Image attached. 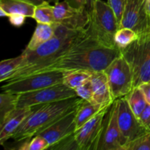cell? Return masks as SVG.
<instances>
[{
    "instance_id": "cell-16",
    "label": "cell",
    "mask_w": 150,
    "mask_h": 150,
    "mask_svg": "<svg viewBox=\"0 0 150 150\" xmlns=\"http://www.w3.org/2000/svg\"><path fill=\"white\" fill-rule=\"evenodd\" d=\"M93 98L95 103L109 106L114 102L110 91L108 79L105 72H93L90 79Z\"/></svg>"
},
{
    "instance_id": "cell-10",
    "label": "cell",
    "mask_w": 150,
    "mask_h": 150,
    "mask_svg": "<svg viewBox=\"0 0 150 150\" xmlns=\"http://www.w3.org/2000/svg\"><path fill=\"white\" fill-rule=\"evenodd\" d=\"M127 141L122 136L117 121V103L114 100L105 116L97 150H125Z\"/></svg>"
},
{
    "instance_id": "cell-37",
    "label": "cell",
    "mask_w": 150,
    "mask_h": 150,
    "mask_svg": "<svg viewBox=\"0 0 150 150\" xmlns=\"http://www.w3.org/2000/svg\"><path fill=\"white\" fill-rule=\"evenodd\" d=\"M146 1H147V8L150 14V0H146Z\"/></svg>"
},
{
    "instance_id": "cell-21",
    "label": "cell",
    "mask_w": 150,
    "mask_h": 150,
    "mask_svg": "<svg viewBox=\"0 0 150 150\" xmlns=\"http://www.w3.org/2000/svg\"><path fill=\"white\" fill-rule=\"evenodd\" d=\"M125 97L133 112L139 119L141 114L148 104L142 89L140 86H135Z\"/></svg>"
},
{
    "instance_id": "cell-12",
    "label": "cell",
    "mask_w": 150,
    "mask_h": 150,
    "mask_svg": "<svg viewBox=\"0 0 150 150\" xmlns=\"http://www.w3.org/2000/svg\"><path fill=\"white\" fill-rule=\"evenodd\" d=\"M55 23L73 30H81L87 27L90 15L86 8L73 7L66 0L54 5Z\"/></svg>"
},
{
    "instance_id": "cell-1",
    "label": "cell",
    "mask_w": 150,
    "mask_h": 150,
    "mask_svg": "<svg viewBox=\"0 0 150 150\" xmlns=\"http://www.w3.org/2000/svg\"><path fill=\"white\" fill-rule=\"evenodd\" d=\"M54 36L34 51H23V62L4 82L23 79L39 73L84 40L86 29L73 30L59 23H54Z\"/></svg>"
},
{
    "instance_id": "cell-22",
    "label": "cell",
    "mask_w": 150,
    "mask_h": 150,
    "mask_svg": "<svg viewBox=\"0 0 150 150\" xmlns=\"http://www.w3.org/2000/svg\"><path fill=\"white\" fill-rule=\"evenodd\" d=\"M18 94L2 92L0 95V125L2 124L6 117L17 108Z\"/></svg>"
},
{
    "instance_id": "cell-5",
    "label": "cell",
    "mask_w": 150,
    "mask_h": 150,
    "mask_svg": "<svg viewBox=\"0 0 150 150\" xmlns=\"http://www.w3.org/2000/svg\"><path fill=\"white\" fill-rule=\"evenodd\" d=\"M133 73V87L150 81V35L139 37L127 48L121 50Z\"/></svg>"
},
{
    "instance_id": "cell-15",
    "label": "cell",
    "mask_w": 150,
    "mask_h": 150,
    "mask_svg": "<svg viewBox=\"0 0 150 150\" xmlns=\"http://www.w3.org/2000/svg\"><path fill=\"white\" fill-rule=\"evenodd\" d=\"M39 105L17 108L6 117L2 124L0 125V144L1 145H4V142L9 139H11L18 127Z\"/></svg>"
},
{
    "instance_id": "cell-8",
    "label": "cell",
    "mask_w": 150,
    "mask_h": 150,
    "mask_svg": "<svg viewBox=\"0 0 150 150\" xmlns=\"http://www.w3.org/2000/svg\"><path fill=\"white\" fill-rule=\"evenodd\" d=\"M18 95L17 108L32 107L78 97L75 89L68 87L63 83Z\"/></svg>"
},
{
    "instance_id": "cell-11",
    "label": "cell",
    "mask_w": 150,
    "mask_h": 150,
    "mask_svg": "<svg viewBox=\"0 0 150 150\" xmlns=\"http://www.w3.org/2000/svg\"><path fill=\"white\" fill-rule=\"evenodd\" d=\"M117 103V121L121 133L127 144L144 135L150 130L143 125L130 108L126 97L116 100Z\"/></svg>"
},
{
    "instance_id": "cell-32",
    "label": "cell",
    "mask_w": 150,
    "mask_h": 150,
    "mask_svg": "<svg viewBox=\"0 0 150 150\" xmlns=\"http://www.w3.org/2000/svg\"><path fill=\"white\" fill-rule=\"evenodd\" d=\"M139 86H140V88L142 89L144 94L147 103L150 105V81L147 82V83H142Z\"/></svg>"
},
{
    "instance_id": "cell-33",
    "label": "cell",
    "mask_w": 150,
    "mask_h": 150,
    "mask_svg": "<svg viewBox=\"0 0 150 150\" xmlns=\"http://www.w3.org/2000/svg\"><path fill=\"white\" fill-rule=\"evenodd\" d=\"M72 7L79 9L86 8V0H66Z\"/></svg>"
},
{
    "instance_id": "cell-3",
    "label": "cell",
    "mask_w": 150,
    "mask_h": 150,
    "mask_svg": "<svg viewBox=\"0 0 150 150\" xmlns=\"http://www.w3.org/2000/svg\"><path fill=\"white\" fill-rule=\"evenodd\" d=\"M83 102L79 97L40 105L15 131L11 139L17 142L31 139L77 109Z\"/></svg>"
},
{
    "instance_id": "cell-24",
    "label": "cell",
    "mask_w": 150,
    "mask_h": 150,
    "mask_svg": "<svg viewBox=\"0 0 150 150\" xmlns=\"http://www.w3.org/2000/svg\"><path fill=\"white\" fill-rule=\"evenodd\" d=\"M23 55L21 54L15 58L4 59L0 62V81L4 82L21 64Z\"/></svg>"
},
{
    "instance_id": "cell-38",
    "label": "cell",
    "mask_w": 150,
    "mask_h": 150,
    "mask_svg": "<svg viewBox=\"0 0 150 150\" xmlns=\"http://www.w3.org/2000/svg\"><path fill=\"white\" fill-rule=\"evenodd\" d=\"M48 1H49V2H53L54 4H56V3L59 1V0H48Z\"/></svg>"
},
{
    "instance_id": "cell-14",
    "label": "cell",
    "mask_w": 150,
    "mask_h": 150,
    "mask_svg": "<svg viewBox=\"0 0 150 150\" xmlns=\"http://www.w3.org/2000/svg\"><path fill=\"white\" fill-rule=\"evenodd\" d=\"M78 108L39 134L45 138V140L49 144V148L48 149H51L53 146L74 136L76 131L75 119Z\"/></svg>"
},
{
    "instance_id": "cell-31",
    "label": "cell",
    "mask_w": 150,
    "mask_h": 150,
    "mask_svg": "<svg viewBox=\"0 0 150 150\" xmlns=\"http://www.w3.org/2000/svg\"><path fill=\"white\" fill-rule=\"evenodd\" d=\"M26 16L21 14H12L9 16V21L13 26L16 27H20L23 26V23H25L26 20Z\"/></svg>"
},
{
    "instance_id": "cell-27",
    "label": "cell",
    "mask_w": 150,
    "mask_h": 150,
    "mask_svg": "<svg viewBox=\"0 0 150 150\" xmlns=\"http://www.w3.org/2000/svg\"><path fill=\"white\" fill-rule=\"evenodd\" d=\"M125 150H150V133L128 142Z\"/></svg>"
},
{
    "instance_id": "cell-17",
    "label": "cell",
    "mask_w": 150,
    "mask_h": 150,
    "mask_svg": "<svg viewBox=\"0 0 150 150\" xmlns=\"http://www.w3.org/2000/svg\"><path fill=\"white\" fill-rule=\"evenodd\" d=\"M35 5L26 0H0V9L9 16L21 14L26 18H33Z\"/></svg>"
},
{
    "instance_id": "cell-6",
    "label": "cell",
    "mask_w": 150,
    "mask_h": 150,
    "mask_svg": "<svg viewBox=\"0 0 150 150\" xmlns=\"http://www.w3.org/2000/svg\"><path fill=\"white\" fill-rule=\"evenodd\" d=\"M113 100L126 96L133 88V73L122 54L116 58L105 70Z\"/></svg>"
},
{
    "instance_id": "cell-28",
    "label": "cell",
    "mask_w": 150,
    "mask_h": 150,
    "mask_svg": "<svg viewBox=\"0 0 150 150\" xmlns=\"http://www.w3.org/2000/svg\"><path fill=\"white\" fill-rule=\"evenodd\" d=\"M76 94L79 98H81L83 100L88 101V102L95 103L93 98V92H92V85H91L90 81L81 86H79L76 89Z\"/></svg>"
},
{
    "instance_id": "cell-25",
    "label": "cell",
    "mask_w": 150,
    "mask_h": 150,
    "mask_svg": "<svg viewBox=\"0 0 150 150\" xmlns=\"http://www.w3.org/2000/svg\"><path fill=\"white\" fill-rule=\"evenodd\" d=\"M139 38V35L130 28H120L115 35V43L120 50L127 48Z\"/></svg>"
},
{
    "instance_id": "cell-9",
    "label": "cell",
    "mask_w": 150,
    "mask_h": 150,
    "mask_svg": "<svg viewBox=\"0 0 150 150\" xmlns=\"http://www.w3.org/2000/svg\"><path fill=\"white\" fill-rule=\"evenodd\" d=\"M133 29L139 37L150 35V14L146 0H127L120 28Z\"/></svg>"
},
{
    "instance_id": "cell-19",
    "label": "cell",
    "mask_w": 150,
    "mask_h": 150,
    "mask_svg": "<svg viewBox=\"0 0 150 150\" xmlns=\"http://www.w3.org/2000/svg\"><path fill=\"white\" fill-rule=\"evenodd\" d=\"M109 106H103L100 104L93 103L83 100L81 105L78 108L76 114L75 120H76V130L80 129L83 125L86 124L88 121L96 116L103 108Z\"/></svg>"
},
{
    "instance_id": "cell-13",
    "label": "cell",
    "mask_w": 150,
    "mask_h": 150,
    "mask_svg": "<svg viewBox=\"0 0 150 150\" xmlns=\"http://www.w3.org/2000/svg\"><path fill=\"white\" fill-rule=\"evenodd\" d=\"M109 107L103 108L96 116L83 125L75 133V140L79 150H97L105 116Z\"/></svg>"
},
{
    "instance_id": "cell-4",
    "label": "cell",
    "mask_w": 150,
    "mask_h": 150,
    "mask_svg": "<svg viewBox=\"0 0 150 150\" xmlns=\"http://www.w3.org/2000/svg\"><path fill=\"white\" fill-rule=\"evenodd\" d=\"M89 15V23L86 29L89 36L104 46L118 48L114 38L120 23L108 2L97 0Z\"/></svg>"
},
{
    "instance_id": "cell-35",
    "label": "cell",
    "mask_w": 150,
    "mask_h": 150,
    "mask_svg": "<svg viewBox=\"0 0 150 150\" xmlns=\"http://www.w3.org/2000/svg\"><path fill=\"white\" fill-rule=\"evenodd\" d=\"M26 1H29V2H31L32 4H33L34 5L37 6V5H39V4H42L43 2L46 1L47 0H26Z\"/></svg>"
},
{
    "instance_id": "cell-34",
    "label": "cell",
    "mask_w": 150,
    "mask_h": 150,
    "mask_svg": "<svg viewBox=\"0 0 150 150\" xmlns=\"http://www.w3.org/2000/svg\"><path fill=\"white\" fill-rule=\"evenodd\" d=\"M97 0H86V9L90 14L94 8V5Z\"/></svg>"
},
{
    "instance_id": "cell-26",
    "label": "cell",
    "mask_w": 150,
    "mask_h": 150,
    "mask_svg": "<svg viewBox=\"0 0 150 150\" xmlns=\"http://www.w3.org/2000/svg\"><path fill=\"white\" fill-rule=\"evenodd\" d=\"M23 144L18 148L21 150H45L49 148V144L45 138L40 135L32 137L31 139L23 141Z\"/></svg>"
},
{
    "instance_id": "cell-29",
    "label": "cell",
    "mask_w": 150,
    "mask_h": 150,
    "mask_svg": "<svg viewBox=\"0 0 150 150\" xmlns=\"http://www.w3.org/2000/svg\"><path fill=\"white\" fill-rule=\"evenodd\" d=\"M127 0H108V4L113 9L119 22H121Z\"/></svg>"
},
{
    "instance_id": "cell-7",
    "label": "cell",
    "mask_w": 150,
    "mask_h": 150,
    "mask_svg": "<svg viewBox=\"0 0 150 150\" xmlns=\"http://www.w3.org/2000/svg\"><path fill=\"white\" fill-rule=\"evenodd\" d=\"M63 83V72L50 71L32 75L18 80L5 82L1 92L21 94Z\"/></svg>"
},
{
    "instance_id": "cell-36",
    "label": "cell",
    "mask_w": 150,
    "mask_h": 150,
    "mask_svg": "<svg viewBox=\"0 0 150 150\" xmlns=\"http://www.w3.org/2000/svg\"><path fill=\"white\" fill-rule=\"evenodd\" d=\"M0 16H1V17H8V15L4 10L0 9Z\"/></svg>"
},
{
    "instance_id": "cell-23",
    "label": "cell",
    "mask_w": 150,
    "mask_h": 150,
    "mask_svg": "<svg viewBox=\"0 0 150 150\" xmlns=\"http://www.w3.org/2000/svg\"><path fill=\"white\" fill-rule=\"evenodd\" d=\"M37 23L54 24L55 23L54 18V5H51L48 1L42 4L35 6L33 18Z\"/></svg>"
},
{
    "instance_id": "cell-2",
    "label": "cell",
    "mask_w": 150,
    "mask_h": 150,
    "mask_svg": "<svg viewBox=\"0 0 150 150\" xmlns=\"http://www.w3.org/2000/svg\"><path fill=\"white\" fill-rule=\"evenodd\" d=\"M121 54V50L119 48H110L100 45L88 35L87 38L76 48L42 69L39 73L71 70L103 71Z\"/></svg>"
},
{
    "instance_id": "cell-18",
    "label": "cell",
    "mask_w": 150,
    "mask_h": 150,
    "mask_svg": "<svg viewBox=\"0 0 150 150\" xmlns=\"http://www.w3.org/2000/svg\"><path fill=\"white\" fill-rule=\"evenodd\" d=\"M54 36V28L53 24L37 23L33 35L24 51H34L42 44L51 40Z\"/></svg>"
},
{
    "instance_id": "cell-20",
    "label": "cell",
    "mask_w": 150,
    "mask_h": 150,
    "mask_svg": "<svg viewBox=\"0 0 150 150\" xmlns=\"http://www.w3.org/2000/svg\"><path fill=\"white\" fill-rule=\"evenodd\" d=\"M93 72L86 70H71L63 72V83L73 89L89 81Z\"/></svg>"
},
{
    "instance_id": "cell-30",
    "label": "cell",
    "mask_w": 150,
    "mask_h": 150,
    "mask_svg": "<svg viewBox=\"0 0 150 150\" xmlns=\"http://www.w3.org/2000/svg\"><path fill=\"white\" fill-rule=\"evenodd\" d=\"M139 120L146 128L150 130V105L147 104L139 117Z\"/></svg>"
}]
</instances>
